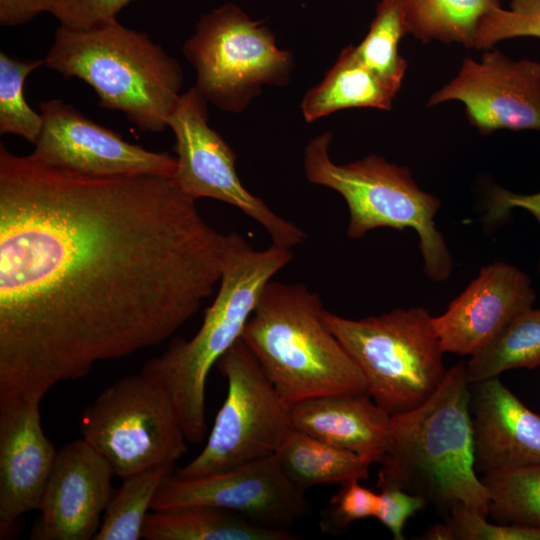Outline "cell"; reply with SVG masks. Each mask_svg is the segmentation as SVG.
Returning a JSON list of instances; mask_svg holds the SVG:
<instances>
[{"label": "cell", "instance_id": "1", "mask_svg": "<svg viewBox=\"0 0 540 540\" xmlns=\"http://www.w3.org/2000/svg\"><path fill=\"white\" fill-rule=\"evenodd\" d=\"M229 246L173 177L90 176L0 144V403L171 337Z\"/></svg>", "mask_w": 540, "mask_h": 540}, {"label": "cell", "instance_id": "2", "mask_svg": "<svg viewBox=\"0 0 540 540\" xmlns=\"http://www.w3.org/2000/svg\"><path fill=\"white\" fill-rule=\"evenodd\" d=\"M466 363L448 368L420 406L391 415L377 486L420 496L445 518L458 506L488 516L487 490L476 474Z\"/></svg>", "mask_w": 540, "mask_h": 540}, {"label": "cell", "instance_id": "3", "mask_svg": "<svg viewBox=\"0 0 540 540\" xmlns=\"http://www.w3.org/2000/svg\"><path fill=\"white\" fill-rule=\"evenodd\" d=\"M293 258L290 248L272 244L257 250L241 235L229 233V246L212 305L197 333L177 338L159 356L146 361L141 373L170 397L190 443L207 432L205 392L211 368L241 338L266 284Z\"/></svg>", "mask_w": 540, "mask_h": 540}, {"label": "cell", "instance_id": "4", "mask_svg": "<svg viewBox=\"0 0 540 540\" xmlns=\"http://www.w3.org/2000/svg\"><path fill=\"white\" fill-rule=\"evenodd\" d=\"M44 65L90 85L99 106L118 110L138 129L161 132L181 95L176 59L148 34L117 19L89 29L59 26Z\"/></svg>", "mask_w": 540, "mask_h": 540}, {"label": "cell", "instance_id": "5", "mask_svg": "<svg viewBox=\"0 0 540 540\" xmlns=\"http://www.w3.org/2000/svg\"><path fill=\"white\" fill-rule=\"evenodd\" d=\"M304 284L269 281L241 338L289 405L328 394L366 392L363 373L323 319Z\"/></svg>", "mask_w": 540, "mask_h": 540}, {"label": "cell", "instance_id": "6", "mask_svg": "<svg viewBox=\"0 0 540 540\" xmlns=\"http://www.w3.org/2000/svg\"><path fill=\"white\" fill-rule=\"evenodd\" d=\"M331 132L312 139L305 148L304 169L309 182L331 188L349 210L347 235L360 239L369 231L390 227L412 228L418 233L424 271L434 281L447 279L452 260L434 216L440 200L423 191L407 167L370 154L360 160L336 164L329 155Z\"/></svg>", "mask_w": 540, "mask_h": 540}, {"label": "cell", "instance_id": "7", "mask_svg": "<svg viewBox=\"0 0 540 540\" xmlns=\"http://www.w3.org/2000/svg\"><path fill=\"white\" fill-rule=\"evenodd\" d=\"M323 319L359 366L367 392L390 415L423 404L448 370L432 316L424 308L361 319L324 309Z\"/></svg>", "mask_w": 540, "mask_h": 540}, {"label": "cell", "instance_id": "8", "mask_svg": "<svg viewBox=\"0 0 540 540\" xmlns=\"http://www.w3.org/2000/svg\"><path fill=\"white\" fill-rule=\"evenodd\" d=\"M183 53L196 70L195 88L219 109L238 113L264 85H285L294 68L291 52L273 32L233 3L203 13Z\"/></svg>", "mask_w": 540, "mask_h": 540}, {"label": "cell", "instance_id": "9", "mask_svg": "<svg viewBox=\"0 0 540 540\" xmlns=\"http://www.w3.org/2000/svg\"><path fill=\"white\" fill-rule=\"evenodd\" d=\"M227 395L202 451L173 473L197 477L226 471L277 453L293 430L290 405L240 338L216 363Z\"/></svg>", "mask_w": 540, "mask_h": 540}, {"label": "cell", "instance_id": "10", "mask_svg": "<svg viewBox=\"0 0 540 540\" xmlns=\"http://www.w3.org/2000/svg\"><path fill=\"white\" fill-rule=\"evenodd\" d=\"M80 428L121 479L174 465L188 450L170 397L141 372L107 386L83 410Z\"/></svg>", "mask_w": 540, "mask_h": 540}, {"label": "cell", "instance_id": "11", "mask_svg": "<svg viewBox=\"0 0 540 540\" xmlns=\"http://www.w3.org/2000/svg\"><path fill=\"white\" fill-rule=\"evenodd\" d=\"M207 103L193 86L180 95L168 118L176 138L173 180L177 187L193 200L211 198L238 208L264 228L272 244L291 248L302 243L303 230L243 186L234 151L208 124Z\"/></svg>", "mask_w": 540, "mask_h": 540}, {"label": "cell", "instance_id": "12", "mask_svg": "<svg viewBox=\"0 0 540 540\" xmlns=\"http://www.w3.org/2000/svg\"><path fill=\"white\" fill-rule=\"evenodd\" d=\"M212 506L239 513L265 527L291 531L308 512L305 491L284 473L276 454L197 477L171 472L162 481L151 510Z\"/></svg>", "mask_w": 540, "mask_h": 540}, {"label": "cell", "instance_id": "13", "mask_svg": "<svg viewBox=\"0 0 540 540\" xmlns=\"http://www.w3.org/2000/svg\"><path fill=\"white\" fill-rule=\"evenodd\" d=\"M448 101H460L469 124L483 135L500 129L540 130V62L512 59L499 49H487L479 61L465 58L427 107Z\"/></svg>", "mask_w": 540, "mask_h": 540}, {"label": "cell", "instance_id": "14", "mask_svg": "<svg viewBox=\"0 0 540 540\" xmlns=\"http://www.w3.org/2000/svg\"><path fill=\"white\" fill-rule=\"evenodd\" d=\"M39 107L43 125L30 155L42 164L100 177H173L176 171V158L127 142L62 100L43 101Z\"/></svg>", "mask_w": 540, "mask_h": 540}, {"label": "cell", "instance_id": "15", "mask_svg": "<svg viewBox=\"0 0 540 540\" xmlns=\"http://www.w3.org/2000/svg\"><path fill=\"white\" fill-rule=\"evenodd\" d=\"M108 461L83 438L58 452L30 534L33 540H89L113 497Z\"/></svg>", "mask_w": 540, "mask_h": 540}, {"label": "cell", "instance_id": "16", "mask_svg": "<svg viewBox=\"0 0 540 540\" xmlns=\"http://www.w3.org/2000/svg\"><path fill=\"white\" fill-rule=\"evenodd\" d=\"M535 300L536 293L524 272L494 262L480 270L442 315L432 317V323L444 352L472 356Z\"/></svg>", "mask_w": 540, "mask_h": 540}, {"label": "cell", "instance_id": "17", "mask_svg": "<svg viewBox=\"0 0 540 540\" xmlns=\"http://www.w3.org/2000/svg\"><path fill=\"white\" fill-rule=\"evenodd\" d=\"M39 400L0 403V536L38 510L57 450L45 435Z\"/></svg>", "mask_w": 540, "mask_h": 540}, {"label": "cell", "instance_id": "18", "mask_svg": "<svg viewBox=\"0 0 540 540\" xmlns=\"http://www.w3.org/2000/svg\"><path fill=\"white\" fill-rule=\"evenodd\" d=\"M469 406L476 470L540 465V415L498 377L471 383Z\"/></svg>", "mask_w": 540, "mask_h": 540}, {"label": "cell", "instance_id": "19", "mask_svg": "<svg viewBox=\"0 0 540 540\" xmlns=\"http://www.w3.org/2000/svg\"><path fill=\"white\" fill-rule=\"evenodd\" d=\"M293 428L379 463L391 434V415L366 392L307 398L290 405Z\"/></svg>", "mask_w": 540, "mask_h": 540}, {"label": "cell", "instance_id": "20", "mask_svg": "<svg viewBox=\"0 0 540 540\" xmlns=\"http://www.w3.org/2000/svg\"><path fill=\"white\" fill-rule=\"evenodd\" d=\"M399 90L385 82L346 46L322 81L304 96L301 109L307 122L338 110L376 108L390 110Z\"/></svg>", "mask_w": 540, "mask_h": 540}, {"label": "cell", "instance_id": "21", "mask_svg": "<svg viewBox=\"0 0 540 540\" xmlns=\"http://www.w3.org/2000/svg\"><path fill=\"white\" fill-rule=\"evenodd\" d=\"M146 540H297L292 531L276 530L247 517L212 506H185L148 513Z\"/></svg>", "mask_w": 540, "mask_h": 540}, {"label": "cell", "instance_id": "22", "mask_svg": "<svg viewBox=\"0 0 540 540\" xmlns=\"http://www.w3.org/2000/svg\"><path fill=\"white\" fill-rule=\"evenodd\" d=\"M276 456L287 477L304 491L317 485L366 479L374 463L294 428Z\"/></svg>", "mask_w": 540, "mask_h": 540}, {"label": "cell", "instance_id": "23", "mask_svg": "<svg viewBox=\"0 0 540 540\" xmlns=\"http://www.w3.org/2000/svg\"><path fill=\"white\" fill-rule=\"evenodd\" d=\"M408 34L423 43L432 40L474 48L479 26L500 0H397Z\"/></svg>", "mask_w": 540, "mask_h": 540}, {"label": "cell", "instance_id": "24", "mask_svg": "<svg viewBox=\"0 0 540 540\" xmlns=\"http://www.w3.org/2000/svg\"><path fill=\"white\" fill-rule=\"evenodd\" d=\"M540 366V308L514 316L494 338L466 363L470 383L498 377L502 372Z\"/></svg>", "mask_w": 540, "mask_h": 540}, {"label": "cell", "instance_id": "25", "mask_svg": "<svg viewBox=\"0 0 540 540\" xmlns=\"http://www.w3.org/2000/svg\"><path fill=\"white\" fill-rule=\"evenodd\" d=\"M174 465L162 464L122 479L93 540H138L154 497Z\"/></svg>", "mask_w": 540, "mask_h": 540}, {"label": "cell", "instance_id": "26", "mask_svg": "<svg viewBox=\"0 0 540 540\" xmlns=\"http://www.w3.org/2000/svg\"><path fill=\"white\" fill-rule=\"evenodd\" d=\"M481 480L495 522L540 527V465L486 473Z\"/></svg>", "mask_w": 540, "mask_h": 540}, {"label": "cell", "instance_id": "27", "mask_svg": "<svg viewBox=\"0 0 540 540\" xmlns=\"http://www.w3.org/2000/svg\"><path fill=\"white\" fill-rule=\"evenodd\" d=\"M408 34L397 0H380L364 39L355 46L360 60L385 82L400 90L408 63L399 53V42Z\"/></svg>", "mask_w": 540, "mask_h": 540}, {"label": "cell", "instance_id": "28", "mask_svg": "<svg viewBox=\"0 0 540 540\" xmlns=\"http://www.w3.org/2000/svg\"><path fill=\"white\" fill-rule=\"evenodd\" d=\"M44 59H22L0 52V133L14 134L35 144L42 130V116L26 102L24 81Z\"/></svg>", "mask_w": 540, "mask_h": 540}, {"label": "cell", "instance_id": "29", "mask_svg": "<svg viewBox=\"0 0 540 540\" xmlns=\"http://www.w3.org/2000/svg\"><path fill=\"white\" fill-rule=\"evenodd\" d=\"M516 37L540 38V0H510L508 9H494L479 26L474 48L487 50Z\"/></svg>", "mask_w": 540, "mask_h": 540}, {"label": "cell", "instance_id": "30", "mask_svg": "<svg viewBox=\"0 0 540 540\" xmlns=\"http://www.w3.org/2000/svg\"><path fill=\"white\" fill-rule=\"evenodd\" d=\"M379 505V494L362 486L359 480L340 484L321 513L319 526L322 532L339 534L353 522L375 517Z\"/></svg>", "mask_w": 540, "mask_h": 540}, {"label": "cell", "instance_id": "31", "mask_svg": "<svg viewBox=\"0 0 540 540\" xmlns=\"http://www.w3.org/2000/svg\"><path fill=\"white\" fill-rule=\"evenodd\" d=\"M487 517L466 506L454 508L445 518L455 540H540V527L490 523Z\"/></svg>", "mask_w": 540, "mask_h": 540}, {"label": "cell", "instance_id": "32", "mask_svg": "<svg viewBox=\"0 0 540 540\" xmlns=\"http://www.w3.org/2000/svg\"><path fill=\"white\" fill-rule=\"evenodd\" d=\"M132 0H49L47 12L61 26L89 29L117 19L118 13Z\"/></svg>", "mask_w": 540, "mask_h": 540}, {"label": "cell", "instance_id": "33", "mask_svg": "<svg viewBox=\"0 0 540 540\" xmlns=\"http://www.w3.org/2000/svg\"><path fill=\"white\" fill-rule=\"evenodd\" d=\"M425 505V500L420 496L396 487H382L375 518L390 531L394 540H403V528L407 519Z\"/></svg>", "mask_w": 540, "mask_h": 540}, {"label": "cell", "instance_id": "34", "mask_svg": "<svg viewBox=\"0 0 540 540\" xmlns=\"http://www.w3.org/2000/svg\"><path fill=\"white\" fill-rule=\"evenodd\" d=\"M514 208H522L530 212L540 223V192L534 194H518L502 187L495 186L488 194L484 220L494 225L509 216ZM540 270V262H539Z\"/></svg>", "mask_w": 540, "mask_h": 540}, {"label": "cell", "instance_id": "35", "mask_svg": "<svg viewBox=\"0 0 540 540\" xmlns=\"http://www.w3.org/2000/svg\"><path fill=\"white\" fill-rule=\"evenodd\" d=\"M49 0H0V24L11 27L24 24L47 12Z\"/></svg>", "mask_w": 540, "mask_h": 540}, {"label": "cell", "instance_id": "36", "mask_svg": "<svg viewBox=\"0 0 540 540\" xmlns=\"http://www.w3.org/2000/svg\"><path fill=\"white\" fill-rule=\"evenodd\" d=\"M424 540H455L452 528L448 523L431 526L421 537Z\"/></svg>", "mask_w": 540, "mask_h": 540}]
</instances>
